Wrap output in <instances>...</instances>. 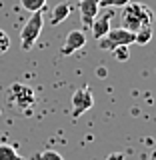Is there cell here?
Wrapping results in <instances>:
<instances>
[{"mask_svg": "<svg viewBox=\"0 0 156 160\" xmlns=\"http://www.w3.org/2000/svg\"><path fill=\"white\" fill-rule=\"evenodd\" d=\"M120 22H122V28L130 30V32H138L140 28L152 26V22H154V12L146 6V4L128 2L126 6H122Z\"/></svg>", "mask_w": 156, "mask_h": 160, "instance_id": "obj_1", "label": "cell"}, {"mask_svg": "<svg viewBox=\"0 0 156 160\" xmlns=\"http://www.w3.org/2000/svg\"><path fill=\"white\" fill-rule=\"evenodd\" d=\"M44 14L42 12H34L28 18V22L24 24L22 32H20V46L22 50H32V46L36 44V40L42 32V22H44Z\"/></svg>", "mask_w": 156, "mask_h": 160, "instance_id": "obj_2", "label": "cell"}, {"mask_svg": "<svg viewBox=\"0 0 156 160\" xmlns=\"http://www.w3.org/2000/svg\"><path fill=\"white\" fill-rule=\"evenodd\" d=\"M98 44H100V48L102 50H110L112 52L114 48H118V46H130V44H134V32H130V30L126 28H110L108 30V34L106 36H102L98 40Z\"/></svg>", "mask_w": 156, "mask_h": 160, "instance_id": "obj_3", "label": "cell"}, {"mask_svg": "<svg viewBox=\"0 0 156 160\" xmlns=\"http://www.w3.org/2000/svg\"><path fill=\"white\" fill-rule=\"evenodd\" d=\"M92 106H94V96H92V92H90L88 86L78 88L76 92L72 94V116L74 118H80Z\"/></svg>", "mask_w": 156, "mask_h": 160, "instance_id": "obj_4", "label": "cell"}, {"mask_svg": "<svg viewBox=\"0 0 156 160\" xmlns=\"http://www.w3.org/2000/svg\"><path fill=\"white\" fill-rule=\"evenodd\" d=\"M10 96H12V102L16 104L20 110H28L34 102H36L34 90L30 86H26V84H20V82L10 86Z\"/></svg>", "mask_w": 156, "mask_h": 160, "instance_id": "obj_5", "label": "cell"}, {"mask_svg": "<svg viewBox=\"0 0 156 160\" xmlns=\"http://www.w3.org/2000/svg\"><path fill=\"white\" fill-rule=\"evenodd\" d=\"M84 44H86V34H84L82 30H70L66 34V40H64L62 48H60V54H62V56H70V54H74L76 50L84 48Z\"/></svg>", "mask_w": 156, "mask_h": 160, "instance_id": "obj_6", "label": "cell"}, {"mask_svg": "<svg viewBox=\"0 0 156 160\" xmlns=\"http://www.w3.org/2000/svg\"><path fill=\"white\" fill-rule=\"evenodd\" d=\"M78 10H80V20L86 28H90L92 20L98 16L100 12V0H80L78 2Z\"/></svg>", "mask_w": 156, "mask_h": 160, "instance_id": "obj_7", "label": "cell"}, {"mask_svg": "<svg viewBox=\"0 0 156 160\" xmlns=\"http://www.w3.org/2000/svg\"><path fill=\"white\" fill-rule=\"evenodd\" d=\"M90 28H92V36L96 38V40H100L102 36H106L108 30H110V12H106V14H98V16L92 20Z\"/></svg>", "mask_w": 156, "mask_h": 160, "instance_id": "obj_8", "label": "cell"}, {"mask_svg": "<svg viewBox=\"0 0 156 160\" xmlns=\"http://www.w3.org/2000/svg\"><path fill=\"white\" fill-rule=\"evenodd\" d=\"M70 12H72V8H70L68 2H58L56 6L52 8V14H50V24H52V26L62 24L64 20L70 16Z\"/></svg>", "mask_w": 156, "mask_h": 160, "instance_id": "obj_9", "label": "cell"}, {"mask_svg": "<svg viewBox=\"0 0 156 160\" xmlns=\"http://www.w3.org/2000/svg\"><path fill=\"white\" fill-rule=\"evenodd\" d=\"M20 6L24 10H28L30 14L42 12V10L46 8V0H20Z\"/></svg>", "mask_w": 156, "mask_h": 160, "instance_id": "obj_10", "label": "cell"}, {"mask_svg": "<svg viewBox=\"0 0 156 160\" xmlns=\"http://www.w3.org/2000/svg\"><path fill=\"white\" fill-rule=\"evenodd\" d=\"M0 160H26L16 152V148L10 144H0Z\"/></svg>", "mask_w": 156, "mask_h": 160, "instance_id": "obj_11", "label": "cell"}, {"mask_svg": "<svg viewBox=\"0 0 156 160\" xmlns=\"http://www.w3.org/2000/svg\"><path fill=\"white\" fill-rule=\"evenodd\" d=\"M150 38H152V26L140 28L138 32H134V42H138V44H148Z\"/></svg>", "mask_w": 156, "mask_h": 160, "instance_id": "obj_12", "label": "cell"}, {"mask_svg": "<svg viewBox=\"0 0 156 160\" xmlns=\"http://www.w3.org/2000/svg\"><path fill=\"white\" fill-rule=\"evenodd\" d=\"M112 54H114V58H116L118 62H126L130 58V48L128 46H118V48L112 50Z\"/></svg>", "mask_w": 156, "mask_h": 160, "instance_id": "obj_13", "label": "cell"}, {"mask_svg": "<svg viewBox=\"0 0 156 160\" xmlns=\"http://www.w3.org/2000/svg\"><path fill=\"white\" fill-rule=\"evenodd\" d=\"M36 160H64V156L54 152V150H44V152H40L36 156Z\"/></svg>", "mask_w": 156, "mask_h": 160, "instance_id": "obj_14", "label": "cell"}, {"mask_svg": "<svg viewBox=\"0 0 156 160\" xmlns=\"http://www.w3.org/2000/svg\"><path fill=\"white\" fill-rule=\"evenodd\" d=\"M132 0H100V6H112V8H122Z\"/></svg>", "mask_w": 156, "mask_h": 160, "instance_id": "obj_15", "label": "cell"}, {"mask_svg": "<svg viewBox=\"0 0 156 160\" xmlns=\"http://www.w3.org/2000/svg\"><path fill=\"white\" fill-rule=\"evenodd\" d=\"M8 48H10V38H8V34L0 28V54H4Z\"/></svg>", "mask_w": 156, "mask_h": 160, "instance_id": "obj_16", "label": "cell"}, {"mask_svg": "<svg viewBox=\"0 0 156 160\" xmlns=\"http://www.w3.org/2000/svg\"><path fill=\"white\" fill-rule=\"evenodd\" d=\"M106 160H124V154L122 152H112V154H108Z\"/></svg>", "mask_w": 156, "mask_h": 160, "instance_id": "obj_17", "label": "cell"}, {"mask_svg": "<svg viewBox=\"0 0 156 160\" xmlns=\"http://www.w3.org/2000/svg\"><path fill=\"white\" fill-rule=\"evenodd\" d=\"M150 160H156V154H152V156H150Z\"/></svg>", "mask_w": 156, "mask_h": 160, "instance_id": "obj_18", "label": "cell"}]
</instances>
